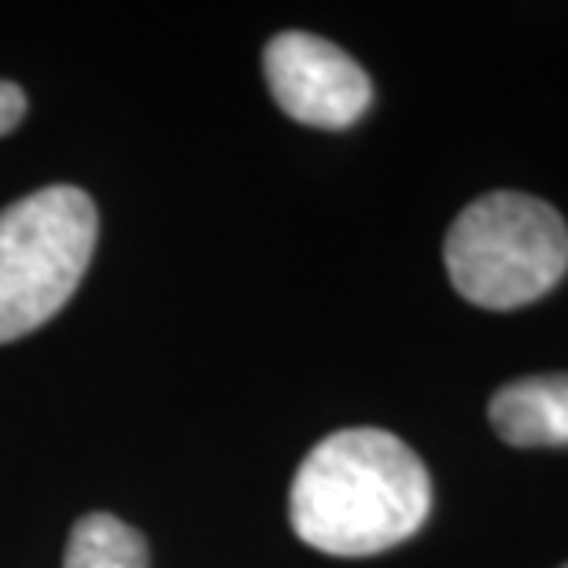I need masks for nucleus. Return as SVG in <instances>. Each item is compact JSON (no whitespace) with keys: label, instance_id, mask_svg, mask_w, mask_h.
<instances>
[{"label":"nucleus","instance_id":"nucleus-4","mask_svg":"<svg viewBox=\"0 0 568 568\" xmlns=\"http://www.w3.org/2000/svg\"><path fill=\"white\" fill-rule=\"evenodd\" d=\"M266 85L284 115L317 130H347L366 115L369 74L317 33H277L263 52Z\"/></svg>","mask_w":568,"mask_h":568},{"label":"nucleus","instance_id":"nucleus-2","mask_svg":"<svg viewBox=\"0 0 568 568\" xmlns=\"http://www.w3.org/2000/svg\"><path fill=\"white\" fill-rule=\"evenodd\" d=\"M443 263L484 311H517L547 295L568 270V225L528 192H487L454 219Z\"/></svg>","mask_w":568,"mask_h":568},{"label":"nucleus","instance_id":"nucleus-6","mask_svg":"<svg viewBox=\"0 0 568 568\" xmlns=\"http://www.w3.org/2000/svg\"><path fill=\"white\" fill-rule=\"evenodd\" d=\"M63 568H148V547L126 520L89 514L71 531Z\"/></svg>","mask_w":568,"mask_h":568},{"label":"nucleus","instance_id":"nucleus-7","mask_svg":"<svg viewBox=\"0 0 568 568\" xmlns=\"http://www.w3.org/2000/svg\"><path fill=\"white\" fill-rule=\"evenodd\" d=\"M27 115V93L16 82H0V138L11 133Z\"/></svg>","mask_w":568,"mask_h":568},{"label":"nucleus","instance_id":"nucleus-5","mask_svg":"<svg viewBox=\"0 0 568 568\" xmlns=\"http://www.w3.org/2000/svg\"><path fill=\"white\" fill-rule=\"evenodd\" d=\"M487 417L509 447H568V373L506 384L495 392Z\"/></svg>","mask_w":568,"mask_h":568},{"label":"nucleus","instance_id":"nucleus-8","mask_svg":"<svg viewBox=\"0 0 568 568\" xmlns=\"http://www.w3.org/2000/svg\"><path fill=\"white\" fill-rule=\"evenodd\" d=\"M561 568H568V565H561Z\"/></svg>","mask_w":568,"mask_h":568},{"label":"nucleus","instance_id":"nucleus-3","mask_svg":"<svg viewBox=\"0 0 568 568\" xmlns=\"http://www.w3.org/2000/svg\"><path fill=\"white\" fill-rule=\"evenodd\" d=\"M93 247L97 207L74 185L38 189L0 211V344L63 311Z\"/></svg>","mask_w":568,"mask_h":568},{"label":"nucleus","instance_id":"nucleus-1","mask_svg":"<svg viewBox=\"0 0 568 568\" xmlns=\"http://www.w3.org/2000/svg\"><path fill=\"white\" fill-rule=\"evenodd\" d=\"M428 509V469L384 428L333 432L303 458L288 495L295 536L336 558L399 547L425 525Z\"/></svg>","mask_w":568,"mask_h":568}]
</instances>
